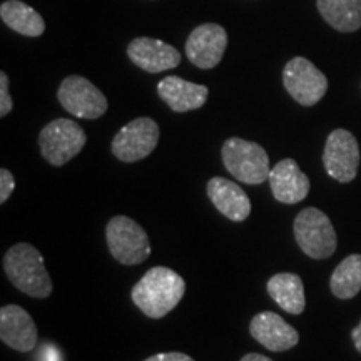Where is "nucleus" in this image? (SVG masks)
I'll return each mask as SVG.
<instances>
[{"mask_svg": "<svg viewBox=\"0 0 361 361\" xmlns=\"http://www.w3.org/2000/svg\"><path fill=\"white\" fill-rule=\"evenodd\" d=\"M186 281L174 269L156 266L134 284L130 298L147 318L161 319L180 303Z\"/></svg>", "mask_w": 361, "mask_h": 361, "instance_id": "nucleus-1", "label": "nucleus"}, {"mask_svg": "<svg viewBox=\"0 0 361 361\" xmlns=\"http://www.w3.org/2000/svg\"><path fill=\"white\" fill-rule=\"evenodd\" d=\"M4 271L17 290L32 298H47L52 281L39 250L29 243L13 245L4 256Z\"/></svg>", "mask_w": 361, "mask_h": 361, "instance_id": "nucleus-2", "label": "nucleus"}, {"mask_svg": "<svg viewBox=\"0 0 361 361\" xmlns=\"http://www.w3.org/2000/svg\"><path fill=\"white\" fill-rule=\"evenodd\" d=\"M224 168L245 184H261L269 178V156L259 144L241 137H229L221 149Z\"/></svg>", "mask_w": 361, "mask_h": 361, "instance_id": "nucleus-3", "label": "nucleus"}, {"mask_svg": "<svg viewBox=\"0 0 361 361\" xmlns=\"http://www.w3.org/2000/svg\"><path fill=\"white\" fill-rule=\"evenodd\" d=\"M293 229L298 246L310 258L324 259L336 251L338 239L335 228L323 211L306 207L296 216Z\"/></svg>", "mask_w": 361, "mask_h": 361, "instance_id": "nucleus-4", "label": "nucleus"}, {"mask_svg": "<svg viewBox=\"0 0 361 361\" xmlns=\"http://www.w3.org/2000/svg\"><path fill=\"white\" fill-rule=\"evenodd\" d=\"M111 255L121 264H141L151 256V243L144 229L128 216H114L106 226Z\"/></svg>", "mask_w": 361, "mask_h": 361, "instance_id": "nucleus-5", "label": "nucleus"}, {"mask_svg": "<svg viewBox=\"0 0 361 361\" xmlns=\"http://www.w3.org/2000/svg\"><path fill=\"white\" fill-rule=\"evenodd\" d=\"M87 135L71 119L52 121L39 134V146L44 159L52 166H64L82 151Z\"/></svg>", "mask_w": 361, "mask_h": 361, "instance_id": "nucleus-6", "label": "nucleus"}, {"mask_svg": "<svg viewBox=\"0 0 361 361\" xmlns=\"http://www.w3.org/2000/svg\"><path fill=\"white\" fill-rule=\"evenodd\" d=\"M283 84L288 94L301 106H314L328 90V79L313 62L305 57H295L283 71Z\"/></svg>", "mask_w": 361, "mask_h": 361, "instance_id": "nucleus-7", "label": "nucleus"}, {"mask_svg": "<svg viewBox=\"0 0 361 361\" xmlns=\"http://www.w3.org/2000/svg\"><path fill=\"white\" fill-rule=\"evenodd\" d=\"M159 142V126L151 117L130 121L112 139V152L123 162H137L154 151Z\"/></svg>", "mask_w": 361, "mask_h": 361, "instance_id": "nucleus-8", "label": "nucleus"}, {"mask_svg": "<svg viewBox=\"0 0 361 361\" xmlns=\"http://www.w3.org/2000/svg\"><path fill=\"white\" fill-rule=\"evenodd\" d=\"M57 97L62 107L79 119H99L107 111L106 96L80 75H69L62 80Z\"/></svg>", "mask_w": 361, "mask_h": 361, "instance_id": "nucleus-9", "label": "nucleus"}, {"mask_svg": "<svg viewBox=\"0 0 361 361\" xmlns=\"http://www.w3.org/2000/svg\"><path fill=\"white\" fill-rule=\"evenodd\" d=\"M323 164L329 178L338 183H351L358 174L360 147L350 130L336 129L328 135L324 144Z\"/></svg>", "mask_w": 361, "mask_h": 361, "instance_id": "nucleus-10", "label": "nucleus"}, {"mask_svg": "<svg viewBox=\"0 0 361 361\" xmlns=\"http://www.w3.org/2000/svg\"><path fill=\"white\" fill-rule=\"evenodd\" d=\"M228 47V34L218 24H202L189 34L186 56L200 69H214Z\"/></svg>", "mask_w": 361, "mask_h": 361, "instance_id": "nucleus-11", "label": "nucleus"}, {"mask_svg": "<svg viewBox=\"0 0 361 361\" xmlns=\"http://www.w3.org/2000/svg\"><path fill=\"white\" fill-rule=\"evenodd\" d=\"M0 340L8 348L29 353L37 343V326L32 316L17 305L2 306L0 310Z\"/></svg>", "mask_w": 361, "mask_h": 361, "instance_id": "nucleus-12", "label": "nucleus"}, {"mask_svg": "<svg viewBox=\"0 0 361 361\" xmlns=\"http://www.w3.org/2000/svg\"><path fill=\"white\" fill-rule=\"evenodd\" d=\"M250 333L266 350L281 353L298 345L300 335L291 324L273 311H261L250 323Z\"/></svg>", "mask_w": 361, "mask_h": 361, "instance_id": "nucleus-13", "label": "nucleus"}, {"mask_svg": "<svg viewBox=\"0 0 361 361\" xmlns=\"http://www.w3.org/2000/svg\"><path fill=\"white\" fill-rule=\"evenodd\" d=\"M128 57L135 66L151 74L174 69L180 64V54L159 39L137 37L128 45Z\"/></svg>", "mask_w": 361, "mask_h": 361, "instance_id": "nucleus-14", "label": "nucleus"}, {"mask_svg": "<svg viewBox=\"0 0 361 361\" xmlns=\"http://www.w3.org/2000/svg\"><path fill=\"white\" fill-rule=\"evenodd\" d=\"M269 184L274 200L283 204L301 202L310 192V179L295 159H283L269 173Z\"/></svg>", "mask_w": 361, "mask_h": 361, "instance_id": "nucleus-15", "label": "nucleus"}, {"mask_svg": "<svg viewBox=\"0 0 361 361\" xmlns=\"http://www.w3.org/2000/svg\"><path fill=\"white\" fill-rule=\"evenodd\" d=\"M206 191L216 209L234 223H241L251 214L250 197L233 180L213 178L207 183Z\"/></svg>", "mask_w": 361, "mask_h": 361, "instance_id": "nucleus-16", "label": "nucleus"}, {"mask_svg": "<svg viewBox=\"0 0 361 361\" xmlns=\"http://www.w3.org/2000/svg\"><path fill=\"white\" fill-rule=\"evenodd\" d=\"M157 94L174 112H188L204 106L209 89L206 85L180 79L178 75H169L157 84Z\"/></svg>", "mask_w": 361, "mask_h": 361, "instance_id": "nucleus-17", "label": "nucleus"}, {"mask_svg": "<svg viewBox=\"0 0 361 361\" xmlns=\"http://www.w3.org/2000/svg\"><path fill=\"white\" fill-rule=\"evenodd\" d=\"M268 295L290 314H301L306 308L305 284L295 273H278L268 281Z\"/></svg>", "mask_w": 361, "mask_h": 361, "instance_id": "nucleus-18", "label": "nucleus"}, {"mask_svg": "<svg viewBox=\"0 0 361 361\" xmlns=\"http://www.w3.org/2000/svg\"><path fill=\"white\" fill-rule=\"evenodd\" d=\"M0 17L7 27L27 37H39L45 30V22L37 11L20 0H6L0 6Z\"/></svg>", "mask_w": 361, "mask_h": 361, "instance_id": "nucleus-19", "label": "nucleus"}, {"mask_svg": "<svg viewBox=\"0 0 361 361\" xmlns=\"http://www.w3.org/2000/svg\"><path fill=\"white\" fill-rule=\"evenodd\" d=\"M318 11L340 32H355L361 27V0H318Z\"/></svg>", "mask_w": 361, "mask_h": 361, "instance_id": "nucleus-20", "label": "nucleus"}, {"mask_svg": "<svg viewBox=\"0 0 361 361\" xmlns=\"http://www.w3.org/2000/svg\"><path fill=\"white\" fill-rule=\"evenodd\" d=\"M329 286L340 300H351L358 295L361 291V255H350L343 259L333 271Z\"/></svg>", "mask_w": 361, "mask_h": 361, "instance_id": "nucleus-21", "label": "nucleus"}, {"mask_svg": "<svg viewBox=\"0 0 361 361\" xmlns=\"http://www.w3.org/2000/svg\"><path fill=\"white\" fill-rule=\"evenodd\" d=\"M13 102L8 94V78L6 72H0V116L6 117L12 111Z\"/></svg>", "mask_w": 361, "mask_h": 361, "instance_id": "nucleus-22", "label": "nucleus"}, {"mask_svg": "<svg viewBox=\"0 0 361 361\" xmlns=\"http://www.w3.org/2000/svg\"><path fill=\"white\" fill-rule=\"evenodd\" d=\"M13 188H16V179L11 171L2 168L0 169V202H7L8 197L12 196Z\"/></svg>", "mask_w": 361, "mask_h": 361, "instance_id": "nucleus-23", "label": "nucleus"}, {"mask_svg": "<svg viewBox=\"0 0 361 361\" xmlns=\"http://www.w3.org/2000/svg\"><path fill=\"white\" fill-rule=\"evenodd\" d=\"M144 361H194V360L186 353L173 351V353H157L154 356H149V358Z\"/></svg>", "mask_w": 361, "mask_h": 361, "instance_id": "nucleus-24", "label": "nucleus"}, {"mask_svg": "<svg viewBox=\"0 0 361 361\" xmlns=\"http://www.w3.org/2000/svg\"><path fill=\"white\" fill-rule=\"evenodd\" d=\"M40 361H62V356L56 346L45 343L42 350H40Z\"/></svg>", "mask_w": 361, "mask_h": 361, "instance_id": "nucleus-25", "label": "nucleus"}, {"mask_svg": "<svg viewBox=\"0 0 361 361\" xmlns=\"http://www.w3.org/2000/svg\"><path fill=\"white\" fill-rule=\"evenodd\" d=\"M351 340H353L355 348L361 353V322H360L358 326H356L353 331H351Z\"/></svg>", "mask_w": 361, "mask_h": 361, "instance_id": "nucleus-26", "label": "nucleus"}, {"mask_svg": "<svg viewBox=\"0 0 361 361\" xmlns=\"http://www.w3.org/2000/svg\"><path fill=\"white\" fill-rule=\"evenodd\" d=\"M239 361H273V360H269L268 356L259 355V353H247V355L243 356V358Z\"/></svg>", "mask_w": 361, "mask_h": 361, "instance_id": "nucleus-27", "label": "nucleus"}]
</instances>
